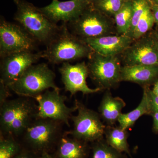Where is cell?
I'll list each match as a JSON object with an SVG mask.
<instances>
[{"label": "cell", "mask_w": 158, "mask_h": 158, "mask_svg": "<svg viewBox=\"0 0 158 158\" xmlns=\"http://www.w3.org/2000/svg\"><path fill=\"white\" fill-rule=\"evenodd\" d=\"M38 106L34 98L19 96L0 106V135L19 139L37 118Z\"/></svg>", "instance_id": "6da1fadb"}, {"label": "cell", "mask_w": 158, "mask_h": 158, "mask_svg": "<svg viewBox=\"0 0 158 158\" xmlns=\"http://www.w3.org/2000/svg\"><path fill=\"white\" fill-rule=\"evenodd\" d=\"M42 52V58L53 64L88 59L94 52L87 43L70 32L67 23H63L56 35Z\"/></svg>", "instance_id": "7a4b0ae2"}, {"label": "cell", "mask_w": 158, "mask_h": 158, "mask_svg": "<svg viewBox=\"0 0 158 158\" xmlns=\"http://www.w3.org/2000/svg\"><path fill=\"white\" fill-rule=\"evenodd\" d=\"M64 125L50 118H37L27 129L19 141L25 148L38 155L52 153L64 132Z\"/></svg>", "instance_id": "3957f363"}, {"label": "cell", "mask_w": 158, "mask_h": 158, "mask_svg": "<svg viewBox=\"0 0 158 158\" xmlns=\"http://www.w3.org/2000/svg\"><path fill=\"white\" fill-rule=\"evenodd\" d=\"M16 7L14 19L40 44L48 45L56 35L60 26L50 20L40 11L26 0H14Z\"/></svg>", "instance_id": "277c9868"}, {"label": "cell", "mask_w": 158, "mask_h": 158, "mask_svg": "<svg viewBox=\"0 0 158 158\" xmlns=\"http://www.w3.org/2000/svg\"><path fill=\"white\" fill-rule=\"evenodd\" d=\"M56 77V74L46 63L34 64L9 87L19 96L34 99L50 88L60 90L55 83Z\"/></svg>", "instance_id": "5b68a950"}, {"label": "cell", "mask_w": 158, "mask_h": 158, "mask_svg": "<svg viewBox=\"0 0 158 158\" xmlns=\"http://www.w3.org/2000/svg\"><path fill=\"white\" fill-rule=\"evenodd\" d=\"M67 25L70 32L81 39L116 34L114 19L91 6L80 17Z\"/></svg>", "instance_id": "8992f818"}, {"label": "cell", "mask_w": 158, "mask_h": 158, "mask_svg": "<svg viewBox=\"0 0 158 158\" xmlns=\"http://www.w3.org/2000/svg\"><path fill=\"white\" fill-rule=\"evenodd\" d=\"M89 77L102 90L116 88L121 82V62L118 56H105L94 52L88 59Z\"/></svg>", "instance_id": "52a82bcc"}, {"label": "cell", "mask_w": 158, "mask_h": 158, "mask_svg": "<svg viewBox=\"0 0 158 158\" xmlns=\"http://www.w3.org/2000/svg\"><path fill=\"white\" fill-rule=\"evenodd\" d=\"M75 102L77 106V114L71 118L73 127L67 131L69 135L90 144L104 138L106 125L99 113L87 108L77 100Z\"/></svg>", "instance_id": "ba28073f"}, {"label": "cell", "mask_w": 158, "mask_h": 158, "mask_svg": "<svg viewBox=\"0 0 158 158\" xmlns=\"http://www.w3.org/2000/svg\"><path fill=\"white\" fill-rule=\"evenodd\" d=\"M39 43L19 24L0 20V57L22 52L37 50Z\"/></svg>", "instance_id": "9c48e42d"}, {"label": "cell", "mask_w": 158, "mask_h": 158, "mask_svg": "<svg viewBox=\"0 0 158 158\" xmlns=\"http://www.w3.org/2000/svg\"><path fill=\"white\" fill-rule=\"evenodd\" d=\"M34 99L38 106L37 118L57 120L70 127L72 114L77 110L75 102L73 106H67L65 103L67 97L61 94L60 90L53 89L46 90Z\"/></svg>", "instance_id": "30bf717a"}, {"label": "cell", "mask_w": 158, "mask_h": 158, "mask_svg": "<svg viewBox=\"0 0 158 158\" xmlns=\"http://www.w3.org/2000/svg\"><path fill=\"white\" fill-rule=\"evenodd\" d=\"M118 56L123 66L158 65V44L151 31L135 40Z\"/></svg>", "instance_id": "8fae6325"}, {"label": "cell", "mask_w": 158, "mask_h": 158, "mask_svg": "<svg viewBox=\"0 0 158 158\" xmlns=\"http://www.w3.org/2000/svg\"><path fill=\"white\" fill-rule=\"evenodd\" d=\"M42 58V52L22 51L1 58L0 81L9 87L31 65Z\"/></svg>", "instance_id": "7c38bea8"}, {"label": "cell", "mask_w": 158, "mask_h": 158, "mask_svg": "<svg viewBox=\"0 0 158 158\" xmlns=\"http://www.w3.org/2000/svg\"><path fill=\"white\" fill-rule=\"evenodd\" d=\"M59 70L64 89L70 93L71 96L79 92L83 94H89L102 91L99 88L92 89L88 87L87 79L89 77V71L88 65L85 61L75 65L69 62H64Z\"/></svg>", "instance_id": "4fadbf2b"}, {"label": "cell", "mask_w": 158, "mask_h": 158, "mask_svg": "<svg viewBox=\"0 0 158 158\" xmlns=\"http://www.w3.org/2000/svg\"><path fill=\"white\" fill-rule=\"evenodd\" d=\"M91 6L86 0H69L60 2L52 0L48 6L39 8L49 19L55 23L59 22L68 23L73 21Z\"/></svg>", "instance_id": "5bb4252c"}, {"label": "cell", "mask_w": 158, "mask_h": 158, "mask_svg": "<svg viewBox=\"0 0 158 158\" xmlns=\"http://www.w3.org/2000/svg\"><path fill=\"white\" fill-rule=\"evenodd\" d=\"M82 40L94 52L105 56H119L135 41L128 36L116 34Z\"/></svg>", "instance_id": "9a60e30c"}, {"label": "cell", "mask_w": 158, "mask_h": 158, "mask_svg": "<svg viewBox=\"0 0 158 158\" xmlns=\"http://www.w3.org/2000/svg\"><path fill=\"white\" fill-rule=\"evenodd\" d=\"M90 143L74 138L64 131L52 153L55 158H88Z\"/></svg>", "instance_id": "2e32d148"}, {"label": "cell", "mask_w": 158, "mask_h": 158, "mask_svg": "<svg viewBox=\"0 0 158 158\" xmlns=\"http://www.w3.org/2000/svg\"><path fill=\"white\" fill-rule=\"evenodd\" d=\"M121 81L136 83L142 88L149 86L158 81V65L122 66Z\"/></svg>", "instance_id": "e0dca14e"}, {"label": "cell", "mask_w": 158, "mask_h": 158, "mask_svg": "<svg viewBox=\"0 0 158 158\" xmlns=\"http://www.w3.org/2000/svg\"><path fill=\"white\" fill-rule=\"evenodd\" d=\"M126 103L118 97H114L110 90H106L98 107V113L106 126L116 125Z\"/></svg>", "instance_id": "ac0fdd59"}, {"label": "cell", "mask_w": 158, "mask_h": 158, "mask_svg": "<svg viewBox=\"0 0 158 158\" xmlns=\"http://www.w3.org/2000/svg\"><path fill=\"white\" fill-rule=\"evenodd\" d=\"M128 136L127 130L123 129L120 126L106 125L104 138L107 143L111 147L132 158L127 142Z\"/></svg>", "instance_id": "d6986e66"}, {"label": "cell", "mask_w": 158, "mask_h": 158, "mask_svg": "<svg viewBox=\"0 0 158 158\" xmlns=\"http://www.w3.org/2000/svg\"><path fill=\"white\" fill-rule=\"evenodd\" d=\"M144 115H150V110L147 94L143 90V96L138 106L128 113H122L118 118V122L122 128L128 130L132 127L139 118Z\"/></svg>", "instance_id": "ffe728a7"}, {"label": "cell", "mask_w": 158, "mask_h": 158, "mask_svg": "<svg viewBox=\"0 0 158 158\" xmlns=\"http://www.w3.org/2000/svg\"><path fill=\"white\" fill-rule=\"evenodd\" d=\"M133 11V0H127L114 17L116 35H126L129 31Z\"/></svg>", "instance_id": "44dd1931"}, {"label": "cell", "mask_w": 158, "mask_h": 158, "mask_svg": "<svg viewBox=\"0 0 158 158\" xmlns=\"http://www.w3.org/2000/svg\"><path fill=\"white\" fill-rule=\"evenodd\" d=\"M90 148L92 158H127L126 154L111 147L104 138L90 143Z\"/></svg>", "instance_id": "7402d4cb"}, {"label": "cell", "mask_w": 158, "mask_h": 158, "mask_svg": "<svg viewBox=\"0 0 158 158\" xmlns=\"http://www.w3.org/2000/svg\"><path fill=\"white\" fill-rule=\"evenodd\" d=\"M24 149L19 139L0 135V158H13Z\"/></svg>", "instance_id": "603a6c76"}, {"label": "cell", "mask_w": 158, "mask_h": 158, "mask_svg": "<svg viewBox=\"0 0 158 158\" xmlns=\"http://www.w3.org/2000/svg\"><path fill=\"white\" fill-rule=\"evenodd\" d=\"M154 24V19L148 3L134 31L132 38L135 40L139 39L151 31Z\"/></svg>", "instance_id": "cb8c5ba5"}, {"label": "cell", "mask_w": 158, "mask_h": 158, "mask_svg": "<svg viewBox=\"0 0 158 158\" xmlns=\"http://www.w3.org/2000/svg\"><path fill=\"white\" fill-rule=\"evenodd\" d=\"M127 0H98L92 7L109 17L114 18Z\"/></svg>", "instance_id": "d4e9b609"}, {"label": "cell", "mask_w": 158, "mask_h": 158, "mask_svg": "<svg viewBox=\"0 0 158 158\" xmlns=\"http://www.w3.org/2000/svg\"><path fill=\"white\" fill-rule=\"evenodd\" d=\"M133 3L132 19L129 31L126 35L131 38L132 37L134 31L138 24L139 19L141 18V15L144 12L145 7L148 4L146 0H133Z\"/></svg>", "instance_id": "484cf974"}, {"label": "cell", "mask_w": 158, "mask_h": 158, "mask_svg": "<svg viewBox=\"0 0 158 158\" xmlns=\"http://www.w3.org/2000/svg\"><path fill=\"white\" fill-rule=\"evenodd\" d=\"M143 90L147 94L149 103L150 115L153 112H158V96L155 94L152 90L150 89L149 86L143 87Z\"/></svg>", "instance_id": "4316f807"}, {"label": "cell", "mask_w": 158, "mask_h": 158, "mask_svg": "<svg viewBox=\"0 0 158 158\" xmlns=\"http://www.w3.org/2000/svg\"><path fill=\"white\" fill-rule=\"evenodd\" d=\"M10 89L8 86L0 81V106L8 100V98L11 96Z\"/></svg>", "instance_id": "83f0119b"}, {"label": "cell", "mask_w": 158, "mask_h": 158, "mask_svg": "<svg viewBox=\"0 0 158 158\" xmlns=\"http://www.w3.org/2000/svg\"><path fill=\"white\" fill-rule=\"evenodd\" d=\"M40 156L24 148L22 151L13 158H39Z\"/></svg>", "instance_id": "f1b7e54d"}, {"label": "cell", "mask_w": 158, "mask_h": 158, "mask_svg": "<svg viewBox=\"0 0 158 158\" xmlns=\"http://www.w3.org/2000/svg\"><path fill=\"white\" fill-rule=\"evenodd\" d=\"M153 117V130L156 133H158V112H153L151 115Z\"/></svg>", "instance_id": "f546056e"}, {"label": "cell", "mask_w": 158, "mask_h": 158, "mask_svg": "<svg viewBox=\"0 0 158 158\" xmlns=\"http://www.w3.org/2000/svg\"><path fill=\"white\" fill-rule=\"evenodd\" d=\"M149 6L153 15L156 25H158V6Z\"/></svg>", "instance_id": "4dcf8cb0"}, {"label": "cell", "mask_w": 158, "mask_h": 158, "mask_svg": "<svg viewBox=\"0 0 158 158\" xmlns=\"http://www.w3.org/2000/svg\"><path fill=\"white\" fill-rule=\"evenodd\" d=\"M152 34L158 44V25H156L155 27L151 31Z\"/></svg>", "instance_id": "1f68e13d"}, {"label": "cell", "mask_w": 158, "mask_h": 158, "mask_svg": "<svg viewBox=\"0 0 158 158\" xmlns=\"http://www.w3.org/2000/svg\"><path fill=\"white\" fill-rule=\"evenodd\" d=\"M39 158H55L52 154L45 153L40 155Z\"/></svg>", "instance_id": "d6a6232c"}, {"label": "cell", "mask_w": 158, "mask_h": 158, "mask_svg": "<svg viewBox=\"0 0 158 158\" xmlns=\"http://www.w3.org/2000/svg\"><path fill=\"white\" fill-rule=\"evenodd\" d=\"M152 90L155 94L158 96V81L155 83L154 85L153 88Z\"/></svg>", "instance_id": "836d02e7"}, {"label": "cell", "mask_w": 158, "mask_h": 158, "mask_svg": "<svg viewBox=\"0 0 158 158\" xmlns=\"http://www.w3.org/2000/svg\"><path fill=\"white\" fill-rule=\"evenodd\" d=\"M150 6H158V0H146Z\"/></svg>", "instance_id": "e575fe53"}, {"label": "cell", "mask_w": 158, "mask_h": 158, "mask_svg": "<svg viewBox=\"0 0 158 158\" xmlns=\"http://www.w3.org/2000/svg\"><path fill=\"white\" fill-rule=\"evenodd\" d=\"M86 1H87L91 6H92V5H93L94 3L96 2H97L98 0H86Z\"/></svg>", "instance_id": "d590c367"}]
</instances>
